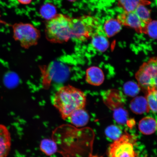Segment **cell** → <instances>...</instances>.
I'll return each instance as SVG.
<instances>
[{
	"instance_id": "cell-1",
	"label": "cell",
	"mask_w": 157,
	"mask_h": 157,
	"mask_svg": "<svg viewBox=\"0 0 157 157\" xmlns=\"http://www.w3.org/2000/svg\"><path fill=\"white\" fill-rule=\"evenodd\" d=\"M86 102L83 92L70 85L59 88L52 98L53 105L64 120L67 119L75 111L84 109Z\"/></svg>"
},
{
	"instance_id": "cell-2",
	"label": "cell",
	"mask_w": 157,
	"mask_h": 157,
	"mask_svg": "<svg viewBox=\"0 0 157 157\" xmlns=\"http://www.w3.org/2000/svg\"><path fill=\"white\" fill-rule=\"evenodd\" d=\"M72 18L63 14H57L47 21L45 34L50 42L56 44L67 42L71 39Z\"/></svg>"
},
{
	"instance_id": "cell-3",
	"label": "cell",
	"mask_w": 157,
	"mask_h": 157,
	"mask_svg": "<svg viewBox=\"0 0 157 157\" xmlns=\"http://www.w3.org/2000/svg\"><path fill=\"white\" fill-rule=\"evenodd\" d=\"M101 29L98 20L91 16L72 18L71 39L85 41L91 38Z\"/></svg>"
},
{
	"instance_id": "cell-4",
	"label": "cell",
	"mask_w": 157,
	"mask_h": 157,
	"mask_svg": "<svg viewBox=\"0 0 157 157\" xmlns=\"http://www.w3.org/2000/svg\"><path fill=\"white\" fill-rule=\"evenodd\" d=\"M13 38L25 48H29L38 44L40 37V31L29 23L20 22L13 25Z\"/></svg>"
},
{
	"instance_id": "cell-5",
	"label": "cell",
	"mask_w": 157,
	"mask_h": 157,
	"mask_svg": "<svg viewBox=\"0 0 157 157\" xmlns=\"http://www.w3.org/2000/svg\"><path fill=\"white\" fill-rule=\"evenodd\" d=\"M157 59L153 58L143 63L135 77L140 88L147 92L157 89Z\"/></svg>"
},
{
	"instance_id": "cell-6",
	"label": "cell",
	"mask_w": 157,
	"mask_h": 157,
	"mask_svg": "<svg viewBox=\"0 0 157 157\" xmlns=\"http://www.w3.org/2000/svg\"><path fill=\"white\" fill-rule=\"evenodd\" d=\"M109 157H135L134 148L126 135L121 136L111 144L109 151Z\"/></svg>"
},
{
	"instance_id": "cell-7",
	"label": "cell",
	"mask_w": 157,
	"mask_h": 157,
	"mask_svg": "<svg viewBox=\"0 0 157 157\" xmlns=\"http://www.w3.org/2000/svg\"><path fill=\"white\" fill-rule=\"evenodd\" d=\"M117 19L121 25L134 29L137 33H144L147 25L140 20L134 11H125L117 17Z\"/></svg>"
},
{
	"instance_id": "cell-8",
	"label": "cell",
	"mask_w": 157,
	"mask_h": 157,
	"mask_svg": "<svg viewBox=\"0 0 157 157\" xmlns=\"http://www.w3.org/2000/svg\"><path fill=\"white\" fill-rule=\"evenodd\" d=\"M10 133L5 125L0 124V157H6L10 150Z\"/></svg>"
},
{
	"instance_id": "cell-9",
	"label": "cell",
	"mask_w": 157,
	"mask_h": 157,
	"mask_svg": "<svg viewBox=\"0 0 157 157\" xmlns=\"http://www.w3.org/2000/svg\"><path fill=\"white\" fill-rule=\"evenodd\" d=\"M105 79L103 72L97 67H91L87 69L86 72V80L91 85L98 86L102 83Z\"/></svg>"
},
{
	"instance_id": "cell-10",
	"label": "cell",
	"mask_w": 157,
	"mask_h": 157,
	"mask_svg": "<svg viewBox=\"0 0 157 157\" xmlns=\"http://www.w3.org/2000/svg\"><path fill=\"white\" fill-rule=\"evenodd\" d=\"M67 119L75 126L82 127L87 124L89 121V116L87 112L82 109L74 112Z\"/></svg>"
},
{
	"instance_id": "cell-11",
	"label": "cell",
	"mask_w": 157,
	"mask_h": 157,
	"mask_svg": "<svg viewBox=\"0 0 157 157\" xmlns=\"http://www.w3.org/2000/svg\"><path fill=\"white\" fill-rule=\"evenodd\" d=\"M106 36L100 29L91 38L92 46L98 52H105L109 46V41Z\"/></svg>"
},
{
	"instance_id": "cell-12",
	"label": "cell",
	"mask_w": 157,
	"mask_h": 157,
	"mask_svg": "<svg viewBox=\"0 0 157 157\" xmlns=\"http://www.w3.org/2000/svg\"><path fill=\"white\" fill-rule=\"evenodd\" d=\"M156 125L155 120L152 117H147L143 118L140 121L139 128L143 134L151 135L156 131Z\"/></svg>"
},
{
	"instance_id": "cell-13",
	"label": "cell",
	"mask_w": 157,
	"mask_h": 157,
	"mask_svg": "<svg viewBox=\"0 0 157 157\" xmlns=\"http://www.w3.org/2000/svg\"><path fill=\"white\" fill-rule=\"evenodd\" d=\"M130 106L133 113L138 114L148 112L150 110L146 98L142 97L134 98L131 101Z\"/></svg>"
},
{
	"instance_id": "cell-14",
	"label": "cell",
	"mask_w": 157,
	"mask_h": 157,
	"mask_svg": "<svg viewBox=\"0 0 157 157\" xmlns=\"http://www.w3.org/2000/svg\"><path fill=\"white\" fill-rule=\"evenodd\" d=\"M121 25L117 19H111L107 21L104 26L106 36L109 38L117 34L121 30Z\"/></svg>"
},
{
	"instance_id": "cell-15",
	"label": "cell",
	"mask_w": 157,
	"mask_h": 157,
	"mask_svg": "<svg viewBox=\"0 0 157 157\" xmlns=\"http://www.w3.org/2000/svg\"><path fill=\"white\" fill-rule=\"evenodd\" d=\"M119 6L122 7L125 11L132 12L140 5H147L150 2L146 0H117Z\"/></svg>"
},
{
	"instance_id": "cell-16",
	"label": "cell",
	"mask_w": 157,
	"mask_h": 157,
	"mask_svg": "<svg viewBox=\"0 0 157 157\" xmlns=\"http://www.w3.org/2000/svg\"><path fill=\"white\" fill-rule=\"evenodd\" d=\"M40 150L47 156H50L57 152V145L55 141L50 139H44L41 140Z\"/></svg>"
},
{
	"instance_id": "cell-17",
	"label": "cell",
	"mask_w": 157,
	"mask_h": 157,
	"mask_svg": "<svg viewBox=\"0 0 157 157\" xmlns=\"http://www.w3.org/2000/svg\"><path fill=\"white\" fill-rule=\"evenodd\" d=\"M40 13L43 18L48 21L57 14L56 9L52 4L46 3L41 7Z\"/></svg>"
},
{
	"instance_id": "cell-18",
	"label": "cell",
	"mask_w": 157,
	"mask_h": 157,
	"mask_svg": "<svg viewBox=\"0 0 157 157\" xmlns=\"http://www.w3.org/2000/svg\"><path fill=\"white\" fill-rule=\"evenodd\" d=\"M134 11L140 20L144 24L147 25L152 21L150 17V11L144 5L138 6Z\"/></svg>"
},
{
	"instance_id": "cell-19",
	"label": "cell",
	"mask_w": 157,
	"mask_h": 157,
	"mask_svg": "<svg viewBox=\"0 0 157 157\" xmlns=\"http://www.w3.org/2000/svg\"><path fill=\"white\" fill-rule=\"evenodd\" d=\"M157 89L150 90L147 92L146 99L150 110L153 113L157 112Z\"/></svg>"
},
{
	"instance_id": "cell-20",
	"label": "cell",
	"mask_w": 157,
	"mask_h": 157,
	"mask_svg": "<svg viewBox=\"0 0 157 157\" xmlns=\"http://www.w3.org/2000/svg\"><path fill=\"white\" fill-rule=\"evenodd\" d=\"M113 117L117 122L124 124L127 121L128 113L126 110L121 108H117L114 111Z\"/></svg>"
},
{
	"instance_id": "cell-21",
	"label": "cell",
	"mask_w": 157,
	"mask_h": 157,
	"mask_svg": "<svg viewBox=\"0 0 157 157\" xmlns=\"http://www.w3.org/2000/svg\"><path fill=\"white\" fill-rule=\"evenodd\" d=\"M121 131L119 128L115 125H111L107 127L105 130L106 135L109 139L117 140L121 136Z\"/></svg>"
},
{
	"instance_id": "cell-22",
	"label": "cell",
	"mask_w": 157,
	"mask_h": 157,
	"mask_svg": "<svg viewBox=\"0 0 157 157\" xmlns=\"http://www.w3.org/2000/svg\"><path fill=\"white\" fill-rule=\"evenodd\" d=\"M140 87L136 83L132 82H127L124 86L125 94L130 97L136 96L140 91Z\"/></svg>"
},
{
	"instance_id": "cell-23",
	"label": "cell",
	"mask_w": 157,
	"mask_h": 157,
	"mask_svg": "<svg viewBox=\"0 0 157 157\" xmlns=\"http://www.w3.org/2000/svg\"><path fill=\"white\" fill-rule=\"evenodd\" d=\"M144 34L148 35L151 38H157V21H151L147 23L145 27Z\"/></svg>"
},
{
	"instance_id": "cell-24",
	"label": "cell",
	"mask_w": 157,
	"mask_h": 157,
	"mask_svg": "<svg viewBox=\"0 0 157 157\" xmlns=\"http://www.w3.org/2000/svg\"><path fill=\"white\" fill-rule=\"evenodd\" d=\"M17 1L21 4L27 5L30 4L32 0H17Z\"/></svg>"
},
{
	"instance_id": "cell-25",
	"label": "cell",
	"mask_w": 157,
	"mask_h": 157,
	"mask_svg": "<svg viewBox=\"0 0 157 157\" xmlns=\"http://www.w3.org/2000/svg\"><path fill=\"white\" fill-rule=\"evenodd\" d=\"M3 23H4L3 22V21L1 19V11H0V24H3Z\"/></svg>"
},
{
	"instance_id": "cell-26",
	"label": "cell",
	"mask_w": 157,
	"mask_h": 157,
	"mask_svg": "<svg viewBox=\"0 0 157 157\" xmlns=\"http://www.w3.org/2000/svg\"><path fill=\"white\" fill-rule=\"evenodd\" d=\"M68 1H71V2H74L76 0H68Z\"/></svg>"
}]
</instances>
